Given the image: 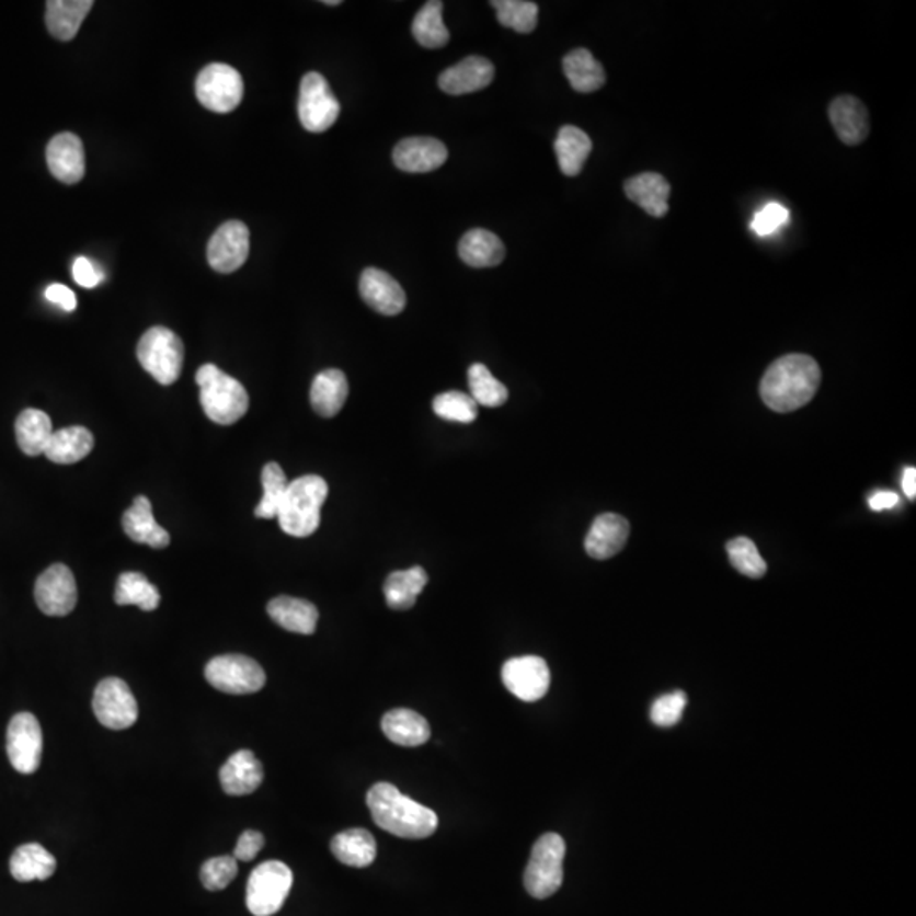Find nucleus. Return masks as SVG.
I'll list each match as a JSON object with an SVG mask.
<instances>
[{
  "label": "nucleus",
  "instance_id": "28",
  "mask_svg": "<svg viewBox=\"0 0 916 916\" xmlns=\"http://www.w3.org/2000/svg\"><path fill=\"white\" fill-rule=\"evenodd\" d=\"M458 255L467 265L476 268L496 267L504 260L503 241L488 229H470L458 243Z\"/></svg>",
  "mask_w": 916,
  "mask_h": 916
},
{
  "label": "nucleus",
  "instance_id": "27",
  "mask_svg": "<svg viewBox=\"0 0 916 916\" xmlns=\"http://www.w3.org/2000/svg\"><path fill=\"white\" fill-rule=\"evenodd\" d=\"M92 8V0H49L46 4V27L53 38L70 42L76 38Z\"/></svg>",
  "mask_w": 916,
  "mask_h": 916
},
{
  "label": "nucleus",
  "instance_id": "35",
  "mask_svg": "<svg viewBox=\"0 0 916 916\" xmlns=\"http://www.w3.org/2000/svg\"><path fill=\"white\" fill-rule=\"evenodd\" d=\"M593 151V141L583 129L575 126L560 128L556 139V153L560 170L568 178H575Z\"/></svg>",
  "mask_w": 916,
  "mask_h": 916
},
{
  "label": "nucleus",
  "instance_id": "15",
  "mask_svg": "<svg viewBox=\"0 0 916 916\" xmlns=\"http://www.w3.org/2000/svg\"><path fill=\"white\" fill-rule=\"evenodd\" d=\"M34 599L48 616H67L76 609L77 583L64 563L46 569L34 586Z\"/></svg>",
  "mask_w": 916,
  "mask_h": 916
},
{
  "label": "nucleus",
  "instance_id": "17",
  "mask_svg": "<svg viewBox=\"0 0 916 916\" xmlns=\"http://www.w3.org/2000/svg\"><path fill=\"white\" fill-rule=\"evenodd\" d=\"M360 296L365 305L383 316H396L407 308V294L399 282L379 268H365L360 277Z\"/></svg>",
  "mask_w": 916,
  "mask_h": 916
},
{
  "label": "nucleus",
  "instance_id": "4",
  "mask_svg": "<svg viewBox=\"0 0 916 916\" xmlns=\"http://www.w3.org/2000/svg\"><path fill=\"white\" fill-rule=\"evenodd\" d=\"M196 382L201 387L204 413L213 423L234 425L249 411V392L243 383L222 373L216 365H203L197 370Z\"/></svg>",
  "mask_w": 916,
  "mask_h": 916
},
{
  "label": "nucleus",
  "instance_id": "25",
  "mask_svg": "<svg viewBox=\"0 0 916 916\" xmlns=\"http://www.w3.org/2000/svg\"><path fill=\"white\" fill-rule=\"evenodd\" d=\"M267 612L278 627L299 636H312L320 618V612L312 603L290 596L272 599Z\"/></svg>",
  "mask_w": 916,
  "mask_h": 916
},
{
  "label": "nucleus",
  "instance_id": "26",
  "mask_svg": "<svg viewBox=\"0 0 916 916\" xmlns=\"http://www.w3.org/2000/svg\"><path fill=\"white\" fill-rule=\"evenodd\" d=\"M382 732L392 744L401 747H420L432 736V729L426 718L407 708L389 711L382 718Z\"/></svg>",
  "mask_w": 916,
  "mask_h": 916
},
{
  "label": "nucleus",
  "instance_id": "20",
  "mask_svg": "<svg viewBox=\"0 0 916 916\" xmlns=\"http://www.w3.org/2000/svg\"><path fill=\"white\" fill-rule=\"evenodd\" d=\"M494 79V65L482 57H469L439 76V89L450 95L482 91Z\"/></svg>",
  "mask_w": 916,
  "mask_h": 916
},
{
  "label": "nucleus",
  "instance_id": "12",
  "mask_svg": "<svg viewBox=\"0 0 916 916\" xmlns=\"http://www.w3.org/2000/svg\"><path fill=\"white\" fill-rule=\"evenodd\" d=\"M8 757L18 772L33 774L39 769L43 730L34 714L18 713L12 718L8 729Z\"/></svg>",
  "mask_w": 916,
  "mask_h": 916
},
{
  "label": "nucleus",
  "instance_id": "8",
  "mask_svg": "<svg viewBox=\"0 0 916 916\" xmlns=\"http://www.w3.org/2000/svg\"><path fill=\"white\" fill-rule=\"evenodd\" d=\"M206 680L226 695H253L265 686V671L244 655H219L206 665Z\"/></svg>",
  "mask_w": 916,
  "mask_h": 916
},
{
  "label": "nucleus",
  "instance_id": "5",
  "mask_svg": "<svg viewBox=\"0 0 916 916\" xmlns=\"http://www.w3.org/2000/svg\"><path fill=\"white\" fill-rule=\"evenodd\" d=\"M139 365L162 386H172L184 367V343L169 328H150L136 348Z\"/></svg>",
  "mask_w": 916,
  "mask_h": 916
},
{
  "label": "nucleus",
  "instance_id": "21",
  "mask_svg": "<svg viewBox=\"0 0 916 916\" xmlns=\"http://www.w3.org/2000/svg\"><path fill=\"white\" fill-rule=\"evenodd\" d=\"M630 535V523L623 516L605 513L597 516L586 537L587 556L606 560L620 553Z\"/></svg>",
  "mask_w": 916,
  "mask_h": 916
},
{
  "label": "nucleus",
  "instance_id": "29",
  "mask_svg": "<svg viewBox=\"0 0 916 916\" xmlns=\"http://www.w3.org/2000/svg\"><path fill=\"white\" fill-rule=\"evenodd\" d=\"M346 398H348V380H346L342 370L330 368V370L318 374L312 380V410L320 416H336L345 407Z\"/></svg>",
  "mask_w": 916,
  "mask_h": 916
},
{
  "label": "nucleus",
  "instance_id": "1",
  "mask_svg": "<svg viewBox=\"0 0 916 916\" xmlns=\"http://www.w3.org/2000/svg\"><path fill=\"white\" fill-rule=\"evenodd\" d=\"M822 370L815 358L791 354L774 362L760 382V396L776 413H791L815 398Z\"/></svg>",
  "mask_w": 916,
  "mask_h": 916
},
{
  "label": "nucleus",
  "instance_id": "32",
  "mask_svg": "<svg viewBox=\"0 0 916 916\" xmlns=\"http://www.w3.org/2000/svg\"><path fill=\"white\" fill-rule=\"evenodd\" d=\"M94 448V435L83 426L55 430L45 455L48 460L61 466L80 462Z\"/></svg>",
  "mask_w": 916,
  "mask_h": 916
},
{
  "label": "nucleus",
  "instance_id": "2",
  "mask_svg": "<svg viewBox=\"0 0 916 916\" xmlns=\"http://www.w3.org/2000/svg\"><path fill=\"white\" fill-rule=\"evenodd\" d=\"M367 806L374 823L399 838L421 840L438 828V816L430 808L404 797L396 786L377 782L367 792Z\"/></svg>",
  "mask_w": 916,
  "mask_h": 916
},
{
  "label": "nucleus",
  "instance_id": "7",
  "mask_svg": "<svg viewBox=\"0 0 916 916\" xmlns=\"http://www.w3.org/2000/svg\"><path fill=\"white\" fill-rule=\"evenodd\" d=\"M293 871L284 862L268 860L256 866L247 884V906L255 916H272L286 903L293 888Z\"/></svg>",
  "mask_w": 916,
  "mask_h": 916
},
{
  "label": "nucleus",
  "instance_id": "49",
  "mask_svg": "<svg viewBox=\"0 0 916 916\" xmlns=\"http://www.w3.org/2000/svg\"><path fill=\"white\" fill-rule=\"evenodd\" d=\"M45 297L49 302L60 306V308L65 309V311H76L77 309L76 294L72 293V289H68L67 286H64V284H51V286L45 290Z\"/></svg>",
  "mask_w": 916,
  "mask_h": 916
},
{
  "label": "nucleus",
  "instance_id": "44",
  "mask_svg": "<svg viewBox=\"0 0 916 916\" xmlns=\"http://www.w3.org/2000/svg\"><path fill=\"white\" fill-rule=\"evenodd\" d=\"M238 860L233 856L213 857L201 868V881L207 891H221L237 878Z\"/></svg>",
  "mask_w": 916,
  "mask_h": 916
},
{
  "label": "nucleus",
  "instance_id": "37",
  "mask_svg": "<svg viewBox=\"0 0 916 916\" xmlns=\"http://www.w3.org/2000/svg\"><path fill=\"white\" fill-rule=\"evenodd\" d=\"M114 602L119 606H138L144 611H153L160 605V593L144 574L125 572L117 579Z\"/></svg>",
  "mask_w": 916,
  "mask_h": 916
},
{
  "label": "nucleus",
  "instance_id": "11",
  "mask_svg": "<svg viewBox=\"0 0 916 916\" xmlns=\"http://www.w3.org/2000/svg\"><path fill=\"white\" fill-rule=\"evenodd\" d=\"M92 708L105 729L126 730L138 720V702L128 684L119 677H107L98 684Z\"/></svg>",
  "mask_w": 916,
  "mask_h": 916
},
{
  "label": "nucleus",
  "instance_id": "34",
  "mask_svg": "<svg viewBox=\"0 0 916 916\" xmlns=\"http://www.w3.org/2000/svg\"><path fill=\"white\" fill-rule=\"evenodd\" d=\"M426 584H428V574L420 565L408 571L392 572L383 584L387 606L398 611L413 608Z\"/></svg>",
  "mask_w": 916,
  "mask_h": 916
},
{
  "label": "nucleus",
  "instance_id": "43",
  "mask_svg": "<svg viewBox=\"0 0 916 916\" xmlns=\"http://www.w3.org/2000/svg\"><path fill=\"white\" fill-rule=\"evenodd\" d=\"M433 411L442 420L455 421V423H472L478 417V404L463 392L450 391L436 396L433 401Z\"/></svg>",
  "mask_w": 916,
  "mask_h": 916
},
{
  "label": "nucleus",
  "instance_id": "45",
  "mask_svg": "<svg viewBox=\"0 0 916 916\" xmlns=\"http://www.w3.org/2000/svg\"><path fill=\"white\" fill-rule=\"evenodd\" d=\"M687 696L684 691L668 692L655 699L650 708V720L661 729H671L677 725L686 710Z\"/></svg>",
  "mask_w": 916,
  "mask_h": 916
},
{
  "label": "nucleus",
  "instance_id": "52",
  "mask_svg": "<svg viewBox=\"0 0 916 916\" xmlns=\"http://www.w3.org/2000/svg\"><path fill=\"white\" fill-rule=\"evenodd\" d=\"M323 4H327V5H340V4H342V2H340V0H324Z\"/></svg>",
  "mask_w": 916,
  "mask_h": 916
},
{
  "label": "nucleus",
  "instance_id": "36",
  "mask_svg": "<svg viewBox=\"0 0 916 916\" xmlns=\"http://www.w3.org/2000/svg\"><path fill=\"white\" fill-rule=\"evenodd\" d=\"M53 432L51 420L39 410H24L15 420V439L27 457L45 455Z\"/></svg>",
  "mask_w": 916,
  "mask_h": 916
},
{
  "label": "nucleus",
  "instance_id": "39",
  "mask_svg": "<svg viewBox=\"0 0 916 916\" xmlns=\"http://www.w3.org/2000/svg\"><path fill=\"white\" fill-rule=\"evenodd\" d=\"M263 496L255 507L256 518H277L282 501L286 497L289 481L278 463L271 462L262 470Z\"/></svg>",
  "mask_w": 916,
  "mask_h": 916
},
{
  "label": "nucleus",
  "instance_id": "9",
  "mask_svg": "<svg viewBox=\"0 0 916 916\" xmlns=\"http://www.w3.org/2000/svg\"><path fill=\"white\" fill-rule=\"evenodd\" d=\"M243 92L244 85L240 72L229 65H207L197 76V99L206 110L213 113L228 114L237 110L243 99Z\"/></svg>",
  "mask_w": 916,
  "mask_h": 916
},
{
  "label": "nucleus",
  "instance_id": "13",
  "mask_svg": "<svg viewBox=\"0 0 916 916\" xmlns=\"http://www.w3.org/2000/svg\"><path fill=\"white\" fill-rule=\"evenodd\" d=\"M504 686L511 695L526 702L540 701L550 687V668L537 655L509 659L503 665Z\"/></svg>",
  "mask_w": 916,
  "mask_h": 916
},
{
  "label": "nucleus",
  "instance_id": "38",
  "mask_svg": "<svg viewBox=\"0 0 916 916\" xmlns=\"http://www.w3.org/2000/svg\"><path fill=\"white\" fill-rule=\"evenodd\" d=\"M442 11H444V4L439 0H432V2H426L414 18L413 36L421 46L442 48L450 39Z\"/></svg>",
  "mask_w": 916,
  "mask_h": 916
},
{
  "label": "nucleus",
  "instance_id": "47",
  "mask_svg": "<svg viewBox=\"0 0 916 916\" xmlns=\"http://www.w3.org/2000/svg\"><path fill=\"white\" fill-rule=\"evenodd\" d=\"M265 845V837L260 832L247 831L238 838L237 849H234L233 857L243 862H250L259 856L260 850Z\"/></svg>",
  "mask_w": 916,
  "mask_h": 916
},
{
  "label": "nucleus",
  "instance_id": "30",
  "mask_svg": "<svg viewBox=\"0 0 916 916\" xmlns=\"http://www.w3.org/2000/svg\"><path fill=\"white\" fill-rule=\"evenodd\" d=\"M11 874L20 883L46 881L57 871V859L39 844L21 845L11 857Z\"/></svg>",
  "mask_w": 916,
  "mask_h": 916
},
{
  "label": "nucleus",
  "instance_id": "51",
  "mask_svg": "<svg viewBox=\"0 0 916 916\" xmlns=\"http://www.w3.org/2000/svg\"><path fill=\"white\" fill-rule=\"evenodd\" d=\"M903 491H905L906 496L909 500H915L916 496V469L915 467H908L905 469V473H903Z\"/></svg>",
  "mask_w": 916,
  "mask_h": 916
},
{
  "label": "nucleus",
  "instance_id": "46",
  "mask_svg": "<svg viewBox=\"0 0 916 916\" xmlns=\"http://www.w3.org/2000/svg\"><path fill=\"white\" fill-rule=\"evenodd\" d=\"M788 221L789 210L782 204L769 203L755 215L751 226L759 237H769V234L776 233Z\"/></svg>",
  "mask_w": 916,
  "mask_h": 916
},
{
  "label": "nucleus",
  "instance_id": "42",
  "mask_svg": "<svg viewBox=\"0 0 916 916\" xmlns=\"http://www.w3.org/2000/svg\"><path fill=\"white\" fill-rule=\"evenodd\" d=\"M726 552H729L730 562L740 574L751 579H760L766 575V560L763 559L757 545L751 538H733L726 543Z\"/></svg>",
  "mask_w": 916,
  "mask_h": 916
},
{
  "label": "nucleus",
  "instance_id": "19",
  "mask_svg": "<svg viewBox=\"0 0 916 916\" xmlns=\"http://www.w3.org/2000/svg\"><path fill=\"white\" fill-rule=\"evenodd\" d=\"M394 163L398 169L410 173H426L439 169L447 162L448 150L439 139L407 138L394 148Z\"/></svg>",
  "mask_w": 916,
  "mask_h": 916
},
{
  "label": "nucleus",
  "instance_id": "16",
  "mask_svg": "<svg viewBox=\"0 0 916 916\" xmlns=\"http://www.w3.org/2000/svg\"><path fill=\"white\" fill-rule=\"evenodd\" d=\"M46 163L53 178L64 184H79L85 175V151L82 139L73 133H60L46 148Z\"/></svg>",
  "mask_w": 916,
  "mask_h": 916
},
{
  "label": "nucleus",
  "instance_id": "23",
  "mask_svg": "<svg viewBox=\"0 0 916 916\" xmlns=\"http://www.w3.org/2000/svg\"><path fill=\"white\" fill-rule=\"evenodd\" d=\"M625 194L652 218H664L668 213L671 184L661 173L645 172L628 179L625 182Z\"/></svg>",
  "mask_w": 916,
  "mask_h": 916
},
{
  "label": "nucleus",
  "instance_id": "24",
  "mask_svg": "<svg viewBox=\"0 0 916 916\" xmlns=\"http://www.w3.org/2000/svg\"><path fill=\"white\" fill-rule=\"evenodd\" d=\"M123 528L133 541L148 545L151 549L162 550L170 545L169 531L154 522L148 497H136L133 506L123 516Z\"/></svg>",
  "mask_w": 916,
  "mask_h": 916
},
{
  "label": "nucleus",
  "instance_id": "18",
  "mask_svg": "<svg viewBox=\"0 0 916 916\" xmlns=\"http://www.w3.org/2000/svg\"><path fill=\"white\" fill-rule=\"evenodd\" d=\"M832 125L841 144L856 147L869 136V113L865 102L854 95H840L828 107Z\"/></svg>",
  "mask_w": 916,
  "mask_h": 916
},
{
  "label": "nucleus",
  "instance_id": "6",
  "mask_svg": "<svg viewBox=\"0 0 916 916\" xmlns=\"http://www.w3.org/2000/svg\"><path fill=\"white\" fill-rule=\"evenodd\" d=\"M565 841L560 835L545 834L538 838L525 869V888L531 896L545 900L562 886Z\"/></svg>",
  "mask_w": 916,
  "mask_h": 916
},
{
  "label": "nucleus",
  "instance_id": "33",
  "mask_svg": "<svg viewBox=\"0 0 916 916\" xmlns=\"http://www.w3.org/2000/svg\"><path fill=\"white\" fill-rule=\"evenodd\" d=\"M331 852L350 868H367L376 860V838L365 828H350L331 840Z\"/></svg>",
  "mask_w": 916,
  "mask_h": 916
},
{
  "label": "nucleus",
  "instance_id": "40",
  "mask_svg": "<svg viewBox=\"0 0 916 916\" xmlns=\"http://www.w3.org/2000/svg\"><path fill=\"white\" fill-rule=\"evenodd\" d=\"M470 398L476 404L485 408L503 407L507 401V389L503 382L492 376L484 364H473L469 368Z\"/></svg>",
  "mask_w": 916,
  "mask_h": 916
},
{
  "label": "nucleus",
  "instance_id": "14",
  "mask_svg": "<svg viewBox=\"0 0 916 916\" xmlns=\"http://www.w3.org/2000/svg\"><path fill=\"white\" fill-rule=\"evenodd\" d=\"M250 253V231L241 221H228L216 229L207 243V262L221 274L243 267Z\"/></svg>",
  "mask_w": 916,
  "mask_h": 916
},
{
  "label": "nucleus",
  "instance_id": "10",
  "mask_svg": "<svg viewBox=\"0 0 916 916\" xmlns=\"http://www.w3.org/2000/svg\"><path fill=\"white\" fill-rule=\"evenodd\" d=\"M297 111L301 125L311 133L328 131L336 123L340 102L334 98L330 83L323 76L311 72L302 77Z\"/></svg>",
  "mask_w": 916,
  "mask_h": 916
},
{
  "label": "nucleus",
  "instance_id": "3",
  "mask_svg": "<svg viewBox=\"0 0 916 916\" xmlns=\"http://www.w3.org/2000/svg\"><path fill=\"white\" fill-rule=\"evenodd\" d=\"M328 497V484L320 476H305L289 482L278 509V525L290 537H311L321 523V507Z\"/></svg>",
  "mask_w": 916,
  "mask_h": 916
},
{
  "label": "nucleus",
  "instance_id": "41",
  "mask_svg": "<svg viewBox=\"0 0 916 916\" xmlns=\"http://www.w3.org/2000/svg\"><path fill=\"white\" fill-rule=\"evenodd\" d=\"M497 21L509 30L522 34L531 33L538 23V5L528 0H494Z\"/></svg>",
  "mask_w": 916,
  "mask_h": 916
},
{
  "label": "nucleus",
  "instance_id": "31",
  "mask_svg": "<svg viewBox=\"0 0 916 916\" xmlns=\"http://www.w3.org/2000/svg\"><path fill=\"white\" fill-rule=\"evenodd\" d=\"M563 73L571 82L572 89L581 94L599 91L606 83L605 68L586 48L572 49L565 55Z\"/></svg>",
  "mask_w": 916,
  "mask_h": 916
},
{
  "label": "nucleus",
  "instance_id": "22",
  "mask_svg": "<svg viewBox=\"0 0 916 916\" xmlns=\"http://www.w3.org/2000/svg\"><path fill=\"white\" fill-rule=\"evenodd\" d=\"M219 779L229 797H247L262 785L263 767L252 751H238L219 770Z\"/></svg>",
  "mask_w": 916,
  "mask_h": 916
},
{
  "label": "nucleus",
  "instance_id": "48",
  "mask_svg": "<svg viewBox=\"0 0 916 916\" xmlns=\"http://www.w3.org/2000/svg\"><path fill=\"white\" fill-rule=\"evenodd\" d=\"M72 274L77 284L85 287V289H94V287H98L99 284H101L102 277H104L102 272L95 267L94 263H92L91 260L85 259V256H79V259L73 262Z\"/></svg>",
  "mask_w": 916,
  "mask_h": 916
},
{
  "label": "nucleus",
  "instance_id": "50",
  "mask_svg": "<svg viewBox=\"0 0 916 916\" xmlns=\"http://www.w3.org/2000/svg\"><path fill=\"white\" fill-rule=\"evenodd\" d=\"M897 504H900V496H897L896 492L879 491L869 497V506L875 513L878 511L891 509V507L897 506Z\"/></svg>",
  "mask_w": 916,
  "mask_h": 916
}]
</instances>
